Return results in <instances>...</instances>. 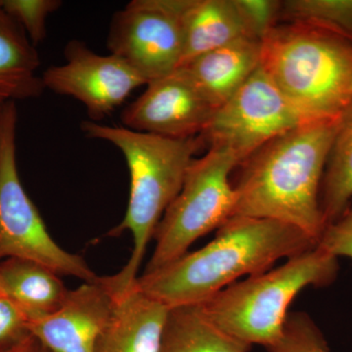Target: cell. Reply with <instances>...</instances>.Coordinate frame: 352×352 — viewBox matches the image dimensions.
<instances>
[{
	"label": "cell",
	"instance_id": "obj_1",
	"mask_svg": "<svg viewBox=\"0 0 352 352\" xmlns=\"http://www.w3.org/2000/svg\"><path fill=\"white\" fill-rule=\"evenodd\" d=\"M316 245L284 222L233 215L217 229L212 242L159 270L143 272L136 286L170 308L198 305L240 279L265 272L278 261Z\"/></svg>",
	"mask_w": 352,
	"mask_h": 352
},
{
	"label": "cell",
	"instance_id": "obj_2",
	"mask_svg": "<svg viewBox=\"0 0 352 352\" xmlns=\"http://www.w3.org/2000/svg\"><path fill=\"white\" fill-rule=\"evenodd\" d=\"M340 120L296 127L243 161L233 215L284 222L318 243L326 227L321 185Z\"/></svg>",
	"mask_w": 352,
	"mask_h": 352
},
{
	"label": "cell",
	"instance_id": "obj_3",
	"mask_svg": "<svg viewBox=\"0 0 352 352\" xmlns=\"http://www.w3.org/2000/svg\"><path fill=\"white\" fill-rule=\"evenodd\" d=\"M82 129L88 138L107 141L120 149L131 175L126 215L108 234L117 237L124 231L131 232L133 240L131 258L117 274L101 277L113 298H120L138 281L148 245L154 239L164 212L182 190L187 170L203 147V141L199 136L163 138L92 120L83 122Z\"/></svg>",
	"mask_w": 352,
	"mask_h": 352
},
{
	"label": "cell",
	"instance_id": "obj_4",
	"mask_svg": "<svg viewBox=\"0 0 352 352\" xmlns=\"http://www.w3.org/2000/svg\"><path fill=\"white\" fill-rule=\"evenodd\" d=\"M261 68L315 120H338L352 104V43L310 25H277L261 41Z\"/></svg>",
	"mask_w": 352,
	"mask_h": 352
},
{
	"label": "cell",
	"instance_id": "obj_5",
	"mask_svg": "<svg viewBox=\"0 0 352 352\" xmlns=\"http://www.w3.org/2000/svg\"><path fill=\"white\" fill-rule=\"evenodd\" d=\"M338 272V258L316 245L277 267L235 282L198 305L228 335L268 349L281 338L298 294L308 287L328 286Z\"/></svg>",
	"mask_w": 352,
	"mask_h": 352
},
{
	"label": "cell",
	"instance_id": "obj_6",
	"mask_svg": "<svg viewBox=\"0 0 352 352\" xmlns=\"http://www.w3.org/2000/svg\"><path fill=\"white\" fill-rule=\"evenodd\" d=\"M240 164L221 148H208L193 160L182 190L157 224L156 245L144 273L182 258L197 240L233 217L236 193L231 175Z\"/></svg>",
	"mask_w": 352,
	"mask_h": 352
},
{
	"label": "cell",
	"instance_id": "obj_7",
	"mask_svg": "<svg viewBox=\"0 0 352 352\" xmlns=\"http://www.w3.org/2000/svg\"><path fill=\"white\" fill-rule=\"evenodd\" d=\"M16 102L4 104L0 131V261H34L59 275L94 282L85 259L65 251L51 237L43 217L21 182L16 155Z\"/></svg>",
	"mask_w": 352,
	"mask_h": 352
},
{
	"label": "cell",
	"instance_id": "obj_8",
	"mask_svg": "<svg viewBox=\"0 0 352 352\" xmlns=\"http://www.w3.org/2000/svg\"><path fill=\"white\" fill-rule=\"evenodd\" d=\"M315 120L296 106L261 66L215 111L199 138L208 148L228 150L245 161L277 136Z\"/></svg>",
	"mask_w": 352,
	"mask_h": 352
},
{
	"label": "cell",
	"instance_id": "obj_9",
	"mask_svg": "<svg viewBox=\"0 0 352 352\" xmlns=\"http://www.w3.org/2000/svg\"><path fill=\"white\" fill-rule=\"evenodd\" d=\"M187 2L132 0L111 23V54L131 65L147 82L170 75L182 61V17Z\"/></svg>",
	"mask_w": 352,
	"mask_h": 352
},
{
	"label": "cell",
	"instance_id": "obj_10",
	"mask_svg": "<svg viewBox=\"0 0 352 352\" xmlns=\"http://www.w3.org/2000/svg\"><path fill=\"white\" fill-rule=\"evenodd\" d=\"M65 57L63 65L44 71V89L80 101L92 122L107 117L133 90L148 83L120 57L97 54L78 41L67 44Z\"/></svg>",
	"mask_w": 352,
	"mask_h": 352
},
{
	"label": "cell",
	"instance_id": "obj_11",
	"mask_svg": "<svg viewBox=\"0 0 352 352\" xmlns=\"http://www.w3.org/2000/svg\"><path fill=\"white\" fill-rule=\"evenodd\" d=\"M122 113L126 129L163 138H198L215 112L180 69L151 80Z\"/></svg>",
	"mask_w": 352,
	"mask_h": 352
},
{
	"label": "cell",
	"instance_id": "obj_12",
	"mask_svg": "<svg viewBox=\"0 0 352 352\" xmlns=\"http://www.w3.org/2000/svg\"><path fill=\"white\" fill-rule=\"evenodd\" d=\"M113 305V296L99 277L71 289L62 307L53 314L29 319L28 333L48 352H94Z\"/></svg>",
	"mask_w": 352,
	"mask_h": 352
},
{
	"label": "cell",
	"instance_id": "obj_13",
	"mask_svg": "<svg viewBox=\"0 0 352 352\" xmlns=\"http://www.w3.org/2000/svg\"><path fill=\"white\" fill-rule=\"evenodd\" d=\"M113 298L112 312L94 352H160L170 307L146 295L136 283Z\"/></svg>",
	"mask_w": 352,
	"mask_h": 352
},
{
	"label": "cell",
	"instance_id": "obj_14",
	"mask_svg": "<svg viewBox=\"0 0 352 352\" xmlns=\"http://www.w3.org/2000/svg\"><path fill=\"white\" fill-rule=\"evenodd\" d=\"M261 41L241 38L178 67L215 111L261 66Z\"/></svg>",
	"mask_w": 352,
	"mask_h": 352
},
{
	"label": "cell",
	"instance_id": "obj_15",
	"mask_svg": "<svg viewBox=\"0 0 352 352\" xmlns=\"http://www.w3.org/2000/svg\"><path fill=\"white\" fill-rule=\"evenodd\" d=\"M182 31L180 66L236 39L250 38L234 0H188Z\"/></svg>",
	"mask_w": 352,
	"mask_h": 352
},
{
	"label": "cell",
	"instance_id": "obj_16",
	"mask_svg": "<svg viewBox=\"0 0 352 352\" xmlns=\"http://www.w3.org/2000/svg\"><path fill=\"white\" fill-rule=\"evenodd\" d=\"M0 291L24 311L28 320L56 311L69 293L52 270L15 258L0 261Z\"/></svg>",
	"mask_w": 352,
	"mask_h": 352
},
{
	"label": "cell",
	"instance_id": "obj_17",
	"mask_svg": "<svg viewBox=\"0 0 352 352\" xmlns=\"http://www.w3.org/2000/svg\"><path fill=\"white\" fill-rule=\"evenodd\" d=\"M39 66L36 46L0 6V105L43 94Z\"/></svg>",
	"mask_w": 352,
	"mask_h": 352
},
{
	"label": "cell",
	"instance_id": "obj_18",
	"mask_svg": "<svg viewBox=\"0 0 352 352\" xmlns=\"http://www.w3.org/2000/svg\"><path fill=\"white\" fill-rule=\"evenodd\" d=\"M240 342L212 323L199 305L170 308L160 352H250Z\"/></svg>",
	"mask_w": 352,
	"mask_h": 352
},
{
	"label": "cell",
	"instance_id": "obj_19",
	"mask_svg": "<svg viewBox=\"0 0 352 352\" xmlns=\"http://www.w3.org/2000/svg\"><path fill=\"white\" fill-rule=\"evenodd\" d=\"M352 201V104L340 118L321 185L326 226L344 214Z\"/></svg>",
	"mask_w": 352,
	"mask_h": 352
},
{
	"label": "cell",
	"instance_id": "obj_20",
	"mask_svg": "<svg viewBox=\"0 0 352 352\" xmlns=\"http://www.w3.org/2000/svg\"><path fill=\"white\" fill-rule=\"evenodd\" d=\"M281 18L352 43V0H287L282 2Z\"/></svg>",
	"mask_w": 352,
	"mask_h": 352
},
{
	"label": "cell",
	"instance_id": "obj_21",
	"mask_svg": "<svg viewBox=\"0 0 352 352\" xmlns=\"http://www.w3.org/2000/svg\"><path fill=\"white\" fill-rule=\"evenodd\" d=\"M268 352H331L327 340L314 319L305 312H291L283 333Z\"/></svg>",
	"mask_w": 352,
	"mask_h": 352
},
{
	"label": "cell",
	"instance_id": "obj_22",
	"mask_svg": "<svg viewBox=\"0 0 352 352\" xmlns=\"http://www.w3.org/2000/svg\"><path fill=\"white\" fill-rule=\"evenodd\" d=\"M0 6L22 28L34 46L46 38V22L62 6L60 0H0Z\"/></svg>",
	"mask_w": 352,
	"mask_h": 352
},
{
	"label": "cell",
	"instance_id": "obj_23",
	"mask_svg": "<svg viewBox=\"0 0 352 352\" xmlns=\"http://www.w3.org/2000/svg\"><path fill=\"white\" fill-rule=\"evenodd\" d=\"M248 36L263 41L281 18L282 2L277 0H234Z\"/></svg>",
	"mask_w": 352,
	"mask_h": 352
},
{
	"label": "cell",
	"instance_id": "obj_24",
	"mask_svg": "<svg viewBox=\"0 0 352 352\" xmlns=\"http://www.w3.org/2000/svg\"><path fill=\"white\" fill-rule=\"evenodd\" d=\"M317 245L335 258L352 259V201L339 219L325 227Z\"/></svg>",
	"mask_w": 352,
	"mask_h": 352
},
{
	"label": "cell",
	"instance_id": "obj_25",
	"mask_svg": "<svg viewBox=\"0 0 352 352\" xmlns=\"http://www.w3.org/2000/svg\"><path fill=\"white\" fill-rule=\"evenodd\" d=\"M27 322L24 311L0 291V351H8L27 335Z\"/></svg>",
	"mask_w": 352,
	"mask_h": 352
},
{
	"label": "cell",
	"instance_id": "obj_26",
	"mask_svg": "<svg viewBox=\"0 0 352 352\" xmlns=\"http://www.w3.org/2000/svg\"><path fill=\"white\" fill-rule=\"evenodd\" d=\"M6 352H48L34 336L28 333L23 339Z\"/></svg>",
	"mask_w": 352,
	"mask_h": 352
},
{
	"label": "cell",
	"instance_id": "obj_27",
	"mask_svg": "<svg viewBox=\"0 0 352 352\" xmlns=\"http://www.w3.org/2000/svg\"><path fill=\"white\" fill-rule=\"evenodd\" d=\"M2 108H3V105H0V131H1V115H2Z\"/></svg>",
	"mask_w": 352,
	"mask_h": 352
},
{
	"label": "cell",
	"instance_id": "obj_28",
	"mask_svg": "<svg viewBox=\"0 0 352 352\" xmlns=\"http://www.w3.org/2000/svg\"><path fill=\"white\" fill-rule=\"evenodd\" d=\"M7 351H0V352H6Z\"/></svg>",
	"mask_w": 352,
	"mask_h": 352
}]
</instances>
